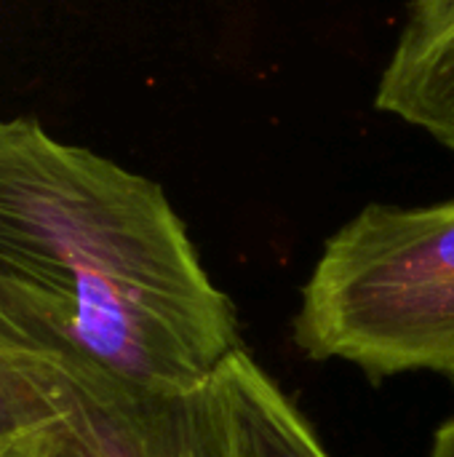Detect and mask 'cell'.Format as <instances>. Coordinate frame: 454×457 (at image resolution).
<instances>
[{"instance_id": "cell-2", "label": "cell", "mask_w": 454, "mask_h": 457, "mask_svg": "<svg viewBox=\"0 0 454 457\" xmlns=\"http://www.w3.org/2000/svg\"><path fill=\"white\" fill-rule=\"evenodd\" d=\"M316 361L369 378L431 372L454 383V198L369 204L326 244L292 324Z\"/></svg>"}, {"instance_id": "cell-7", "label": "cell", "mask_w": 454, "mask_h": 457, "mask_svg": "<svg viewBox=\"0 0 454 457\" xmlns=\"http://www.w3.org/2000/svg\"><path fill=\"white\" fill-rule=\"evenodd\" d=\"M428 457H454V418L436 431Z\"/></svg>"}, {"instance_id": "cell-3", "label": "cell", "mask_w": 454, "mask_h": 457, "mask_svg": "<svg viewBox=\"0 0 454 457\" xmlns=\"http://www.w3.org/2000/svg\"><path fill=\"white\" fill-rule=\"evenodd\" d=\"M59 415L32 457H233L214 380L153 388L94 367H51Z\"/></svg>"}, {"instance_id": "cell-4", "label": "cell", "mask_w": 454, "mask_h": 457, "mask_svg": "<svg viewBox=\"0 0 454 457\" xmlns=\"http://www.w3.org/2000/svg\"><path fill=\"white\" fill-rule=\"evenodd\" d=\"M375 107L454 153V0H412L375 91Z\"/></svg>"}, {"instance_id": "cell-1", "label": "cell", "mask_w": 454, "mask_h": 457, "mask_svg": "<svg viewBox=\"0 0 454 457\" xmlns=\"http://www.w3.org/2000/svg\"><path fill=\"white\" fill-rule=\"evenodd\" d=\"M0 343L177 391L241 348L163 187L35 118L0 120Z\"/></svg>"}, {"instance_id": "cell-6", "label": "cell", "mask_w": 454, "mask_h": 457, "mask_svg": "<svg viewBox=\"0 0 454 457\" xmlns=\"http://www.w3.org/2000/svg\"><path fill=\"white\" fill-rule=\"evenodd\" d=\"M56 415L51 370L0 343V457H32Z\"/></svg>"}, {"instance_id": "cell-5", "label": "cell", "mask_w": 454, "mask_h": 457, "mask_svg": "<svg viewBox=\"0 0 454 457\" xmlns=\"http://www.w3.org/2000/svg\"><path fill=\"white\" fill-rule=\"evenodd\" d=\"M233 457H332L276 380L238 348L214 375Z\"/></svg>"}]
</instances>
